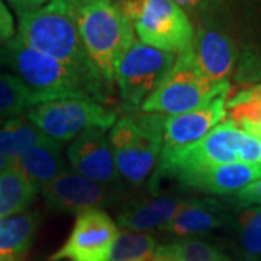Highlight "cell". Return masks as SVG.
Masks as SVG:
<instances>
[{"instance_id":"obj_3","label":"cell","mask_w":261,"mask_h":261,"mask_svg":"<svg viewBox=\"0 0 261 261\" xmlns=\"http://www.w3.org/2000/svg\"><path fill=\"white\" fill-rule=\"evenodd\" d=\"M84 49L92 64L112 90L116 65L135 41L130 20L111 0L71 5Z\"/></svg>"},{"instance_id":"obj_32","label":"cell","mask_w":261,"mask_h":261,"mask_svg":"<svg viewBox=\"0 0 261 261\" xmlns=\"http://www.w3.org/2000/svg\"><path fill=\"white\" fill-rule=\"evenodd\" d=\"M83 2H89V0H70L71 5H77V3H83Z\"/></svg>"},{"instance_id":"obj_21","label":"cell","mask_w":261,"mask_h":261,"mask_svg":"<svg viewBox=\"0 0 261 261\" xmlns=\"http://www.w3.org/2000/svg\"><path fill=\"white\" fill-rule=\"evenodd\" d=\"M38 190L15 167L0 170V218L25 212Z\"/></svg>"},{"instance_id":"obj_10","label":"cell","mask_w":261,"mask_h":261,"mask_svg":"<svg viewBox=\"0 0 261 261\" xmlns=\"http://www.w3.org/2000/svg\"><path fill=\"white\" fill-rule=\"evenodd\" d=\"M118 237V225L103 209L83 211L64 245L48 261H106Z\"/></svg>"},{"instance_id":"obj_27","label":"cell","mask_w":261,"mask_h":261,"mask_svg":"<svg viewBox=\"0 0 261 261\" xmlns=\"http://www.w3.org/2000/svg\"><path fill=\"white\" fill-rule=\"evenodd\" d=\"M9 5L12 6V9L15 10L16 13L22 15L27 12H32L37 10L39 8H42L44 5H47L49 0H8Z\"/></svg>"},{"instance_id":"obj_7","label":"cell","mask_w":261,"mask_h":261,"mask_svg":"<svg viewBox=\"0 0 261 261\" xmlns=\"http://www.w3.org/2000/svg\"><path fill=\"white\" fill-rule=\"evenodd\" d=\"M243 129L232 121H224L202 140L183 147H163L151 183L160 177L181 178L206 168L238 163V142Z\"/></svg>"},{"instance_id":"obj_26","label":"cell","mask_w":261,"mask_h":261,"mask_svg":"<svg viewBox=\"0 0 261 261\" xmlns=\"http://www.w3.org/2000/svg\"><path fill=\"white\" fill-rule=\"evenodd\" d=\"M13 38H15L13 16L6 8V5L3 3V0H0V47L8 44Z\"/></svg>"},{"instance_id":"obj_1","label":"cell","mask_w":261,"mask_h":261,"mask_svg":"<svg viewBox=\"0 0 261 261\" xmlns=\"http://www.w3.org/2000/svg\"><path fill=\"white\" fill-rule=\"evenodd\" d=\"M16 37L38 53L70 67L106 94L108 87L84 49L70 0H49L39 9L19 15Z\"/></svg>"},{"instance_id":"obj_13","label":"cell","mask_w":261,"mask_h":261,"mask_svg":"<svg viewBox=\"0 0 261 261\" xmlns=\"http://www.w3.org/2000/svg\"><path fill=\"white\" fill-rule=\"evenodd\" d=\"M226 97L219 96L205 106L180 115L164 116L163 147H183L202 140L224 122L226 116Z\"/></svg>"},{"instance_id":"obj_2","label":"cell","mask_w":261,"mask_h":261,"mask_svg":"<svg viewBox=\"0 0 261 261\" xmlns=\"http://www.w3.org/2000/svg\"><path fill=\"white\" fill-rule=\"evenodd\" d=\"M0 49L3 65L28 87L39 103L74 97L100 103L108 100L106 94L94 89L70 67L38 53L18 37L10 39Z\"/></svg>"},{"instance_id":"obj_12","label":"cell","mask_w":261,"mask_h":261,"mask_svg":"<svg viewBox=\"0 0 261 261\" xmlns=\"http://www.w3.org/2000/svg\"><path fill=\"white\" fill-rule=\"evenodd\" d=\"M71 170L83 177L123 192V181L116 170L109 135L103 129H89L75 137L67 148Z\"/></svg>"},{"instance_id":"obj_9","label":"cell","mask_w":261,"mask_h":261,"mask_svg":"<svg viewBox=\"0 0 261 261\" xmlns=\"http://www.w3.org/2000/svg\"><path fill=\"white\" fill-rule=\"evenodd\" d=\"M176 61V54L134 41L116 65L115 82L121 100L128 111L141 105L155 92Z\"/></svg>"},{"instance_id":"obj_28","label":"cell","mask_w":261,"mask_h":261,"mask_svg":"<svg viewBox=\"0 0 261 261\" xmlns=\"http://www.w3.org/2000/svg\"><path fill=\"white\" fill-rule=\"evenodd\" d=\"M173 3H176L185 12H197V10L203 9L207 3V0H171Z\"/></svg>"},{"instance_id":"obj_5","label":"cell","mask_w":261,"mask_h":261,"mask_svg":"<svg viewBox=\"0 0 261 261\" xmlns=\"http://www.w3.org/2000/svg\"><path fill=\"white\" fill-rule=\"evenodd\" d=\"M229 82L209 83L197 70L192 51L181 53L155 92L141 105L140 111L166 116L190 112L211 103L219 96H228Z\"/></svg>"},{"instance_id":"obj_30","label":"cell","mask_w":261,"mask_h":261,"mask_svg":"<svg viewBox=\"0 0 261 261\" xmlns=\"http://www.w3.org/2000/svg\"><path fill=\"white\" fill-rule=\"evenodd\" d=\"M252 89H254L255 94H257V96H258V97L261 99V84H258V86H254Z\"/></svg>"},{"instance_id":"obj_34","label":"cell","mask_w":261,"mask_h":261,"mask_svg":"<svg viewBox=\"0 0 261 261\" xmlns=\"http://www.w3.org/2000/svg\"><path fill=\"white\" fill-rule=\"evenodd\" d=\"M3 67V56H2V49H0V68Z\"/></svg>"},{"instance_id":"obj_31","label":"cell","mask_w":261,"mask_h":261,"mask_svg":"<svg viewBox=\"0 0 261 261\" xmlns=\"http://www.w3.org/2000/svg\"><path fill=\"white\" fill-rule=\"evenodd\" d=\"M238 261H258V260H257V258H250V257H245V255H244L243 258H240Z\"/></svg>"},{"instance_id":"obj_23","label":"cell","mask_w":261,"mask_h":261,"mask_svg":"<svg viewBox=\"0 0 261 261\" xmlns=\"http://www.w3.org/2000/svg\"><path fill=\"white\" fill-rule=\"evenodd\" d=\"M157 247L155 238L149 233L119 232L106 261H149Z\"/></svg>"},{"instance_id":"obj_33","label":"cell","mask_w":261,"mask_h":261,"mask_svg":"<svg viewBox=\"0 0 261 261\" xmlns=\"http://www.w3.org/2000/svg\"><path fill=\"white\" fill-rule=\"evenodd\" d=\"M0 261H16V260H13V258H9V257H3V255H0Z\"/></svg>"},{"instance_id":"obj_35","label":"cell","mask_w":261,"mask_h":261,"mask_svg":"<svg viewBox=\"0 0 261 261\" xmlns=\"http://www.w3.org/2000/svg\"><path fill=\"white\" fill-rule=\"evenodd\" d=\"M258 261H261V257H260V258H258Z\"/></svg>"},{"instance_id":"obj_20","label":"cell","mask_w":261,"mask_h":261,"mask_svg":"<svg viewBox=\"0 0 261 261\" xmlns=\"http://www.w3.org/2000/svg\"><path fill=\"white\" fill-rule=\"evenodd\" d=\"M25 115L0 125V154L12 164L25 151L47 140Z\"/></svg>"},{"instance_id":"obj_4","label":"cell","mask_w":261,"mask_h":261,"mask_svg":"<svg viewBox=\"0 0 261 261\" xmlns=\"http://www.w3.org/2000/svg\"><path fill=\"white\" fill-rule=\"evenodd\" d=\"M164 116L140 111L118 119L111 128L109 142L123 185L137 189L152 177L163 149Z\"/></svg>"},{"instance_id":"obj_11","label":"cell","mask_w":261,"mask_h":261,"mask_svg":"<svg viewBox=\"0 0 261 261\" xmlns=\"http://www.w3.org/2000/svg\"><path fill=\"white\" fill-rule=\"evenodd\" d=\"M45 205L56 212L80 214L89 209H105L121 200L122 192L99 185L74 170L67 168L41 190Z\"/></svg>"},{"instance_id":"obj_14","label":"cell","mask_w":261,"mask_h":261,"mask_svg":"<svg viewBox=\"0 0 261 261\" xmlns=\"http://www.w3.org/2000/svg\"><path fill=\"white\" fill-rule=\"evenodd\" d=\"M190 51L197 70L209 83L225 82L233 71L237 63L235 45L231 38L216 29H197Z\"/></svg>"},{"instance_id":"obj_18","label":"cell","mask_w":261,"mask_h":261,"mask_svg":"<svg viewBox=\"0 0 261 261\" xmlns=\"http://www.w3.org/2000/svg\"><path fill=\"white\" fill-rule=\"evenodd\" d=\"M10 166L19 170L38 192L67 170L61 144L51 138L25 151Z\"/></svg>"},{"instance_id":"obj_6","label":"cell","mask_w":261,"mask_h":261,"mask_svg":"<svg viewBox=\"0 0 261 261\" xmlns=\"http://www.w3.org/2000/svg\"><path fill=\"white\" fill-rule=\"evenodd\" d=\"M116 5L142 44L171 54L186 53L192 47L193 25L186 12L171 0H119Z\"/></svg>"},{"instance_id":"obj_19","label":"cell","mask_w":261,"mask_h":261,"mask_svg":"<svg viewBox=\"0 0 261 261\" xmlns=\"http://www.w3.org/2000/svg\"><path fill=\"white\" fill-rule=\"evenodd\" d=\"M39 225L37 212H20L0 218V255L18 260L28 251Z\"/></svg>"},{"instance_id":"obj_22","label":"cell","mask_w":261,"mask_h":261,"mask_svg":"<svg viewBox=\"0 0 261 261\" xmlns=\"http://www.w3.org/2000/svg\"><path fill=\"white\" fill-rule=\"evenodd\" d=\"M39 105L37 97L12 73H0V125Z\"/></svg>"},{"instance_id":"obj_15","label":"cell","mask_w":261,"mask_h":261,"mask_svg":"<svg viewBox=\"0 0 261 261\" xmlns=\"http://www.w3.org/2000/svg\"><path fill=\"white\" fill-rule=\"evenodd\" d=\"M258 178H261V164H247L238 161L197 171L181 178L178 183L209 195H231L238 193Z\"/></svg>"},{"instance_id":"obj_25","label":"cell","mask_w":261,"mask_h":261,"mask_svg":"<svg viewBox=\"0 0 261 261\" xmlns=\"http://www.w3.org/2000/svg\"><path fill=\"white\" fill-rule=\"evenodd\" d=\"M233 203L240 207H250V206H261V178L252 181L251 185L244 187L238 193H235L232 199Z\"/></svg>"},{"instance_id":"obj_16","label":"cell","mask_w":261,"mask_h":261,"mask_svg":"<svg viewBox=\"0 0 261 261\" xmlns=\"http://www.w3.org/2000/svg\"><path fill=\"white\" fill-rule=\"evenodd\" d=\"M186 199L174 196H154L151 199L130 200L116 215V222L125 231L148 232L164 228L174 218Z\"/></svg>"},{"instance_id":"obj_29","label":"cell","mask_w":261,"mask_h":261,"mask_svg":"<svg viewBox=\"0 0 261 261\" xmlns=\"http://www.w3.org/2000/svg\"><path fill=\"white\" fill-rule=\"evenodd\" d=\"M10 164H9V161L8 160L5 159L2 154H0V170H5L6 167H9Z\"/></svg>"},{"instance_id":"obj_17","label":"cell","mask_w":261,"mask_h":261,"mask_svg":"<svg viewBox=\"0 0 261 261\" xmlns=\"http://www.w3.org/2000/svg\"><path fill=\"white\" fill-rule=\"evenodd\" d=\"M225 207L214 199H186L178 212L161 231L173 237H193L228 224Z\"/></svg>"},{"instance_id":"obj_24","label":"cell","mask_w":261,"mask_h":261,"mask_svg":"<svg viewBox=\"0 0 261 261\" xmlns=\"http://www.w3.org/2000/svg\"><path fill=\"white\" fill-rule=\"evenodd\" d=\"M237 226L243 254L258 260L261 257V206L244 207L238 215Z\"/></svg>"},{"instance_id":"obj_8","label":"cell","mask_w":261,"mask_h":261,"mask_svg":"<svg viewBox=\"0 0 261 261\" xmlns=\"http://www.w3.org/2000/svg\"><path fill=\"white\" fill-rule=\"evenodd\" d=\"M25 116L44 135L63 145L89 129H111L118 121V111L92 99L74 97L35 105Z\"/></svg>"}]
</instances>
